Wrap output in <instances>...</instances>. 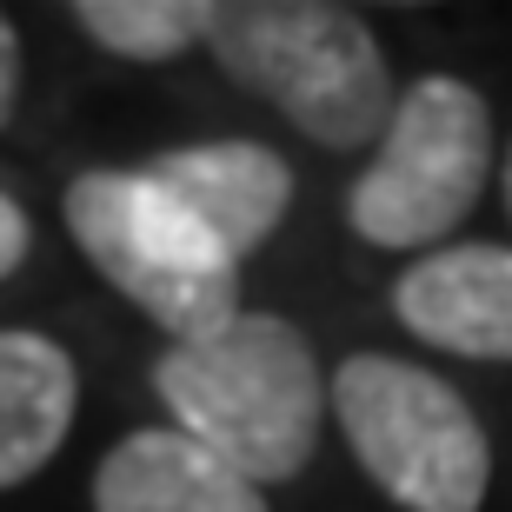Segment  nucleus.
Returning a JSON list of instances; mask_svg holds the SVG:
<instances>
[{
	"mask_svg": "<svg viewBox=\"0 0 512 512\" xmlns=\"http://www.w3.org/2000/svg\"><path fill=\"white\" fill-rule=\"evenodd\" d=\"M506 220H512V147H506Z\"/></svg>",
	"mask_w": 512,
	"mask_h": 512,
	"instance_id": "nucleus-13",
	"label": "nucleus"
},
{
	"mask_svg": "<svg viewBox=\"0 0 512 512\" xmlns=\"http://www.w3.org/2000/svg\"><path fill=\"white\" fill-rule=\"evenodd\" d=\"M34 253V227H27V213H20L14 193H0V280L20 273V260Z\"/></svg>",
	"mask_w": 512,
	"mask_h": 512,
	"instance_id": "nucleus-11",
	"label": "nucleus"
},
{
	"mask_svg": "<svg viewBox=\"0 0 512 512\" xmlns=\"http://www.w3.org/2000/svg\"><path fill=\"white\" fill-rule=\"evenodd\" d=\"M213 67L266 100L313 147L353 153L393 120L399 80L386 67L366 14L333 0H233L207 27Z\"/></svg>",
	"mask_w": 512,
	"mask_h": 512,
	"instance_id": "nucleus-2",
	"label": "nucleus"
},
{
	"mask_svg": "<svg viewBox=\"0 0 512 512\" xmlns=\"http://www.w3.org/2000/svg\"><path fill=\"white\" fill-rule=\"evenodd\" d=\"M147 173L207 227V240L233 266H247L293 207V167L260 140H193L160 153Z\"/></svg>",
	"mask_w": 512,
	"mask_h": 512,
	"instance_id": "nucleus-7",
	"label": "nucleus"
},
{
	"mask_svg": "<svg viewBox=\"0 0 512 512\" xmlns=\"http://www.w3.org/2000/svg\"><path fill=\"white\" fill-rule=\"evenodd\" d=\"M393 320L459 360H512V240H453L419 253L386 286Z\"/></svg>",
	"mask_w": 512,
	"mask_h": 512,
	"instance_id": "nucleus-6",
	"label": "nucleus"
},
{
	"mask_svg": "<svg viewBox=\"0 0 512 512\" xmlns=\"http://www.w3.org/2000/svg\"><path fill=\"white\" fill-rule=\"evenodd\" d=\"M493 187V107L473 80L419 74L399 87L373 160L346 187V233L386 253H433Z\"/></svg>",
	"mask_w": 512,
	"mask_h": 512,
	"instance_id": "nucleus-5",
	"label": "nucleus"
},
{
	"mask_svg": "<svg viewBox=\"0 0 512 512\" xmlns=\"http://www.w3.org/2000/svg\"><path fill=\"white\" fill-rule=\"evenodd\" d=\"M153 393L167 399L173 433L200 439L253 486H286L320 453L326 373L293 320L233 313L187 346L153 360Z\"/></svg>",
	"mask_w": 512,
	"mask_h": 512,
	"instance_id": "nucleus-1",
	"label": "nucleus"
},
{
	"mask_svg": "<svg viewBox=\"0 0 512 512\" xmlns=\"http://www.w3.org/2000/svg\"><path fill=\"white\" fill-rule=\"evenodd\" d=\"M14 107H20V27L0 7V127L14 120Z\"/></svg>",
	"mask_w": 512,
	"mask_h": 512,
	"instance_id": "nucleus-12",
	"label": "nucleus"
},
{
	"mask_svg": "<svg viewBox=\"0 0 512 512\" xmlns=\"http://www.w3.org/2000/svg\"><path fill=\"white\" fill-rule=\"evenodd\" d=\"M74 27L114 60L160 67V60H180L187 47H207L213 0H80Z\"/></svg>",
	"mask_w": 512,
	"mask_h": 512,
	"instance_id": "nucleus-10",
	"label": "nucleus"
},
{
	"mask_svg": "<svg viewBox=\"0 0 512 512\" xmlns=\"http://www.w3.org/2000/svg\"><path fill=\"white\" fill-rule=\"evenodd\" d=\"M74 247L114 293H127L173 346L200 340L240 313V266L207 240V227L147 167H94L60 193Z\"/></svg>",
	"mask_w": 512,
	"mask_h": 512,
	"instance_id": "nucleus-4",
	"label": "nucleus"
},
{
	"mask_svg": "<svg viewBox=\"0 0 512 512\" xmlns=\"http://www.w3.org/2000/svg\"><path fill=\"white\" fill-rule=\"evenodd\" d=\"M326 413L399 512H479L493 493V439L433 366L353 353L326 380Z\"/></svg>",
	"mask_w": 512,
	"mask_h": 512,
	"instance_id": "nucleus-3",
	"label": "nucleus"
},
{
	"mask_svg": "<svg viewBox=\"0 0 512 512\" xmlns=\"http://www.w3.org/2000/svg\"><path fill=\"white\" fill-rule=\"evenodd\" d=\"M80 413L74 353L34 326H0V493L54 466Z\"/></svg>",
	"mask_w": 512,
	"mask_h": 512,
	"instance_id": "nucleus-9",
	"label": "nucleus"
},
{
	"mask_svg": "<svg viewBox=\"0 0 512 512\" xmlns=\"http://www.w3.org/2000/svg\"><path fill=\"white\" fill-rule=\"evenodd\" d=\"M94 512H273L253 479L173 426L114 439L94 466Z\"/></svg>",
	"mask_w": 512,
	"mask_h": 512,
	"instance_id": "nucleus-8",
	"label": "nucleus"
}]
</instances>
